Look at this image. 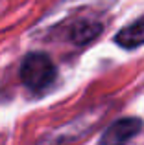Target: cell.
<instances>
[{"mask_svg": "<svg viewBox=\"0 0 144 145\" xmlns=\"http://www.w3.org/2000/svg\"><path fill=\"white\" fill-rule=\"evenodd\" d=\"M20 81L33 92L48 88L57 77V68L50 55L43 52H32L20 63Z\"/></svg>", "mask_w": 144, "mask_h": 145, "instance_id": "obj_1", "label": "cell"}, {"mask_svg": "<svg viewBox=\"0 0 144 145\" xmlns=\"http://www.w3.org/2000/svg\"><path fill=\"white\" fill-rule=\"evenodd\" d=\"M142 129V120L141 118H122L111 123L105 132L102 134L98 145H126L129 140L141 132Z\"/></svg>", "mask_w": 144, "mask_h": 145, "instance_id": "obj_2", "label": "cell"}, {"mask_svg": "<svg viewBox=\"0 0 144 145\" xmlns=\"http://www.w3.org/2000/svg\"><path fill=\"white\" fill-rule=\"evenodd\" d=\"M104 31V26L98 20H92V18H78L69 26V31H67V37L72 44L76 46H87L92 40H96L98 37Z\"/></svg>", "mask_w": 144, "mask_h": 145, "instance_id": "obj_3", "label": "cell"}, {"mask_svg": "<svg viewBox=\"0 0 144 145\" xmlns=\"http://www.w3.org/2000/svg\"><path fill=\"white\" fill-rule=\"evenodd\" d=\"M115 42L124 50H133L144 44V17L124 26L115 35Z\"/></svg>", "mask_w": 144, "mask_h": 145, "instance_id": "obj_4", "label": "cell"}]
</instances>
